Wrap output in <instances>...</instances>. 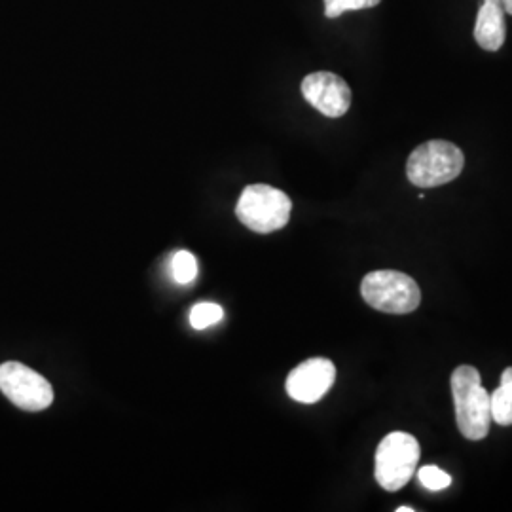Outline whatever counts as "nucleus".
Masks as SVG:
<instances>
[{
    "label": "nucleus",
    "mask_w": 512,
    "mask_h": 512,
    "mask_svg": "<svg viewBox=\"0 0 512 512\" xmlns=\"http://www.w3.org/2000/svg\"><path fill=\"white\" fill-rule=\"evenodd\" d=\"M450 387L459 433L467 440L486 439L492 423V404L490 393L482 387L478 370L471 365L458 366L452 372Z\"/></svg>",
    "instance_id": "f257e3e1"
},
{
    "label": "nucleus",
    "mask_w": 512,
    "mask_h": 512,
    "mask_svg": "<svg viewBox=\"0 0 512 512\" xmlns=\"http://www.w3.org/2000/svg\"><path fill=\"white\" fill-rule=\"evenodd\" d=\"M291 198L270 184H249L239 196L236 217L256 234H272L291 219Z\"/></svg>",
    "instance_id": "f03ea898"
},
{
    "label": "nucleus",
    "mask_w": 512,
    "mask_h": 512,
    "mask_svg": "<svg viewBox=\"0 0 512 512\" xmlns=\"http://www.w3.org/2000/svg\"><path fill=\"white\" fill-rule=\"evenodd\" d=\"M465 165L461 148L450 141H427L406 162V177L414 186L435 188L456 181Z\"/></svg>",
    "instance_id": "7ed1b4c3"
},
{
    "label": "nucleus",
    "mask_w": 512,
    "mask_h": 512,
    "mask_svg": "<svg viewBox=\"0 0 512 512\" xmlns=\"http://www.w3.org/2000/svg\"><path fill=\"white\" fill-rule=\"evenodd\" d=\"M420 461V442L410 433H389L378 446L374 476L385 492H399L416 475Z\"/></svg>",
    "instance_id": "20e7f679"
},
{
    "label": "nucleus",
    "mask_w": 512,
    "mask_h": 512,
    "mask_svg": "<svg viewBox=\"0 0 512 512\" xmlns=\"http://www.w3.org/2000/svg\"><path fill=\"white\" fill-rule=\"evenodd\" d=\"M361 294L370 308L393 315L412 313L418 310L421 302L418 283L410 275L395 270L366 274L361 283Z\"/></svg>",
    "instance_id": "39448f33"
},
{
    "label": "nucleus",
    "mask_w": 512,
    "mask_h": 512,
    "mask_svg": "<svg viewBox=\"0 0 512 512\" xmlns=\"http://www.w3.org/2000/svg\"><path fill=\"white\" fill-rule=\"evenodd\" d=\"M0 391L25 412H42L54 403L52 384L37 370L16 361L0 365Z\"/></svg>",
    "instance_id": "423d86ee"
},
{
    "label": "nucleus",
    "mask_w": 512,
    "mask_h": 512,
    "mask_svg": "<svg viewBox=\"0 0 512 512\" xmlns=\"http://www.w3.org/2000/svg\"><path fill=\"white\" fill-rule=\"evenodd\" d=\"M336 380V366L325 357H313L293 368L287 378V393L296 403H319Z\"/></svg>",
    "instance_id": "0eeeda50"
},
{
    "label": "nucleus",
    "mask_w": 512,
    "mask_h": 512,
    "mask_svg": "<svg viewBox=\"0 0 512 512\" xmlns=\"http://www.w3.org/2000/svg\"><path fill=\"white\" fill-rule=\"evenodd\" d=\"M302 95L311 107L329 118H340L351 107L348 82L334 73H311L302 82Z\"/></svg>",
    "instance_id": "6e6552de"
},
{
    "label": "nucleus",
    "mask_w": 512,
    "mask_h": 512,
    "mask_svg": "<svg viewBox=\"0 0 512 512\" xmlns=\"http://www.w3.org/2000/svg\"><path fill=\"white\" fill-rule=\"evenodd\" d=\"M507 23L505 10L497 0H484L475 23L476 44L486 52H497L505 44Z\"/></svg>",
    "instance_id": "1a4fd4ad"
},
{
    "label": "nucleus",
    "mask_w": 512,
    "mask_h": 512,
    "mask_svg": "<svg viewBox=\"0 0 512 512\" xmlns=\"http://www.w3.org/2000/svg\"><path fill=\"white\" fill-rule=\"evenodd\" d=\"M492 404V421L497 425H512V366L505 368L501 376V385L490 395Z\"/></svg>",
    "instance_id": "9d476101"
},
{
    "label": "nucleus",
    "mask_w": 512,
    "mask_h": 512,
    "mask_svg": "<svg viewBox=\"0 0 512 512\" xmlns=\"http://www.w3.org/2000/svg\"><path fill=\"white\" fill-rule=\"evenodd\" d=\"M222 317H224V310L220 308L219 304H213V302L196 304L188 315L192 329L196 330L209 329V327L220 323Z\"/></svg>",
    "instance_id": "9b49d317"
},
{
    "label": "nucleus",
    "mask_w": 512,
    "mask_h": 512,
    "mask_svg": "<svg viewBox=\"0 0 512 512\" xmlns=\"http://www.w3.org/2000/svg\"><path fill=\"white\" fill-rule=\"evenodd\" d=\"M171 274H173V279L181 285L192 283L198 275V262L194 255L188 251H179L171 260Z\"/></svg>",
    "instance_id": "f8f14e48"
},
{
    "label": "nucleus",
    "mask_w": 512,
    "mask_h": 512,
    "mask_svg": "<svg viewBox=\"0 0 512 512\" xmlns=\"http://www.w3.org/2000/svg\"><path fill=\"white\" fill-rule=\"evenodd\" d=\"M418 480L421 486H425L429 492H440L446 490L452 484V476L446 471L439 469L437 465H425L418 473Z\"/></svg>",
    "instance_id": "ddd939ff"
},
{
    "label": "nucleus",
    "mask_w": 512,
    "mask_h": 512,
    "mask_svg": "<svg viewBox=\"0 0 512 512\" xmlns=\"http://www.w3.org/2000/svg\"><path fill=\"white\" fill-rule=\"evenodd\" d=\"M382 0H325V14L327 18H340L346 12L353 10H366L378 6Z\"/></svg>",
    "instance_id": "4468645a"
},
{
    "label": "nucleus",
    "mask_w": 512,
    "mask_h": 512,
    "mask_svg": "<svg viewBox=\"0 0 512 512\" xmlns=\"http://www.w3.org/2000/svg\"><path fill=\"white\" fill-rule=\"evenodd\" d=\"M501 4H503L505 14H511L512 16V0H501Z\"/></svg>",
    "instance_id": "2eb2a0df"
},
{
    "label": "nucleus",
    "mask_w": 512,
    "mask_h": 512,
    "mask_svg": "<svg viewBox=\"0 0 512 512\" xmlns=\"http://www.w3.org/2000/svg\"><path fill=\"white\" fill-rule=\"evenodd\" d=\"M416 509H412V507H399L397 512H414Z\"/></svg>",
    "instance_id": "dca6fc26"
}]
</instances>
